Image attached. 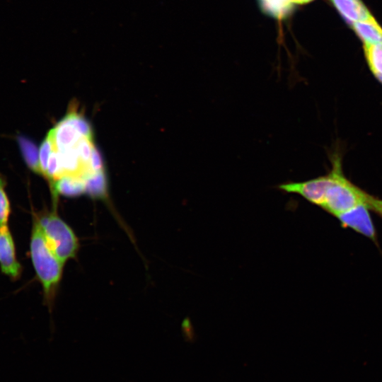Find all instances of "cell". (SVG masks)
Returning <instances> with one entry per match:
<instances>
[{
  "instance_id": "obj_1",
  "label": "cell",
  "mask_w": 382,
  "mask_h": 382,
  "mask_svg": "<svg viewBox=\"0 0 382 382\" xmlns=\"http://www.w3.org/2000/svg\"><path fill=\"white\" fill-rule=\"evenodd\" d=\"M329 183L320 208L337 217L359 206H364L382 218V199L369 194L351 182L344 174L339 152L331 156Z\"/></svg>"
},
{
  "instance_id": "obj_2",
  "label": "cell",
  "mask_w": 382,
  "mask_h": 382,
  "mask_svg": "<svg viewBox=\"0 0 382 382\" xmlns=\"http://www.w3.org/2000/svg\"><path fill=\"white\" fill-rule=\"evenodd\" d=\"M30 255L36 277L41 284L45 304L51 312L63 276L64 263L47 243L37 220L32 216Z\"/></svg>"
},
{
  "instance_id": "obj_3",
  "label": "cell",
  "mask_w": 382,
  "mask_h": 382,
  "mask_svg": "<svg viewBox=\"0 0 382 382\" xmlns=\"http://www.w3.org/2000/svg\"><path fill=\"white\" fill-rule=\"evenodd\" d=\"M32 216L38 222L51 249L63 263L76 259L79 240L73 228L58 214L57 208L33 211Z\"/></svg>"
},
{
  "instance_id": "obj_4",
  "label": "cell",
  "mask_w": 382,
  "mask_h": 382,
  "mask_svg": "<svg viewBox=\"0 0 382 382\" xmlns=\"http://www.w3.org/2000/svg\"><path fill=\"white\" fill-rule=\"evenodd\" d=\"M329 183L328 174L301 182H289L277 186L287 193L297 194L319 207L323 204Z\"/></svg>"
},
{
  "instance_id": "obj_5",
  "label": "cell",
  "mask_w": 382,
  "mask_h": 382,
  "mask_svg": "<svg viewBox=\"0 0 382 382\" xmlns=\"http://www.w3.org/2000/svg\"><path fill=\"white\" fill-rule=\"evenodd\" d=\"M0 270L13 281L20 279L23 271L8 225L0 226Z\"/></svg>"
},
{
  "instance_id": "obj_6",
  "label": "cell",
  "mask_w": 382,
  "mask_h": 382,
  "mask_svg": "<svg viewBox=\"0 0 382 382\" xmlns=\"http://www.w3.org/2000/svg\"><path fill=\"white\" fill-rule=\"evenodd\" d=\"M370 212L367 207L359 206L337 219L342 227L350 228L377 243V233Z\"/></svg>"
},
{
  "instance_id": "obj_7",
  "label": "cell",
  "mask_w": 382,
  "mask_h": 382,
  "mask_svg": "<svg viewBox=\"0 0 382 382\" xmlns=\"http://www.w3.org/2000/svg\"><path fill=\"white\" fill-rule=\"evenodd\" d=\"M341 16L349 23L374 18L361 0H330Z\"/></svg>"
},
{
  "instance_id": "obj_8",
  "label": "cell",
  "mask_w": 382,
  "mask_h": 382,
  "mask_svg": "<svg viewBox=\"0 0 382 382\" xmlns=\"http://www.w3.org/2000/svg\"><path fill=\"white\" fill-rule=\"evenodd\" d=\"M354 30L364 44L382 43V28L374 18L352 24Z\"/></svg>"
},
{
  "instance_id": "obj_9",
  "label": "cell",
  "mask_w": 382,
  "mask_h": 382,
  "mask_svg": "<svg viewBox=\"0 0 382 382\" xmlns=\"http://www.w3.org/2000/svg\"><path fill=\"white\" fill-rule=\"evenodd\" d=\"M313 0H259L265 12L281 18L290 12L295 5L307 4Z\"/></svg>"
},
{
  "instance_id": "obj_10",
  "label": "cell",
  "mask_w": 382,
  "mask_h": 382,
  "mask_svg": "<svg viewBox=\"0 0 382 382\" xmlns=\"http://www.w3.org/2000/svg\"><path fill=\"white\" fill-rule=\"evenodd\" d=\"M18 143L27 165L31 170L41 175L39 150H37L36 146L32 141L24 137H19Z\"/></svg>"
},
{
  "instance_id": "obj_11",
  "label": "cell",
  "mask_w": 382,
  "mask_h": 382,
  "mask_svg": "<svg viewBox=\"0 0 382 382\" xmlns=\"http://www.w3.org/2000/svg\"><path fill=\"white\" fill-rule=\"evenodd\" d=\"M6 182L4 176L0 173V226L8 224L11 207L6 191Z\"/></svg>"
}]
</instances>
